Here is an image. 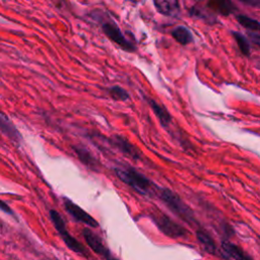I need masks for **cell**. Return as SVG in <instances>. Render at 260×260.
Masks as SVG:
<instances>
[{"instance_id": "1", "label": "cell", "mask_w": 260, "mask_h": 260, "mask_svg": "<svg viewBox=\"0 0 260 260\" xmlns=\"http://www.w3.org/2000/svg\"><path fill=\"white\" fill-rule=\"evenodd\" d=\"M95 16L94 18L96 20L100 21L101 23V27L102 30L104 31V34L115 44H117L122 50L126 51V52H135L136 51V47L134 45V43H132L130 40H128L124 34L121 31L119 25L116 23V21L114 19H112L110 16H108L105 13H101L99 12H94Z\"/></svg>"}, {"instance_id": "2", "label": "cell", "mask_w": 260, "mask_h": 260, "mask_svg": "<svg viewBox=\"0 0 260 260\" xmlns=\"http://www.w3.org/2000/svg\"><path fill=\"white\" fill-rule=\"evenodd\" d=\"M159 196L165 204L181 219L189 224L197 223L193 210L175 192L169 189H162Z\"/></svg>"}, {"instance_id": "3", "label": "cell", "mask_w": 260, "mask_h": 260, "mask_svg": "<svg viewBox=\"0 0 260 260\" xmlns=\"http://www.w3.org/2000/svg\"><path fill=\"white\" fill-rule=\"evenodd\" d=\"M115 173L122 182L141 195H148L153 189L152 183L144 175L134 169L117 168L115 169Z\"/></svg>"}, {"instance_id": "4", "label": "cell", "mask_w": 260, "mask_h": 260, "mask_svg": "<svg viewBox=\"0 0 260 260\" xmlns=\"http://www.w3.org/2000/svg\"><path fill=\"white\" fill-rule=\"evenodd\" d=\"M50 217L52 219V222H53L56 231L59 233V235L62 238V240L65 243V245L70 250H72L73 252H75V253H77V254H79L81 256L87 257L85 248L83 247V245L79 241H77L73 236L70 235V233L68 232V230H67V228L65 225V222H64L63 218L61 217V215L59 214V212H57L56 210L52 209L50 211Z\"/></svg>"}, {"instance_id": "5", "label": "cell", "mask_w": 260, "mask_h": 260, "mask_svg": "<svg viewBox=\"0 0 260 260\" xmlns=\"http://www.w3.org/2000/svg\"><path fill=\"white\" fill-rule=\"evenodd\" d=\"M151 219L157 229L167 237L172 239L184 238L188 234V232L178 222L170 218L168 215L161 212H152Z\"/></svg>"}, {"instance_id": "6", "label": "cell", "mask_w": 260, "mask_h": 260, "mask_svg": "<svg viewBox=\"0 0 260 260\" xmlns=\"http://www.w3.org/2000/svg\"><path fill=\"white\" fill-rule=\"evenodd\" d=\"M63 200L66 211L77 221H80L89 228H99V222L84 209H82L80 206H78L76 203H74L68 198H64Z\"/></svg>"}, {"instance_id": "7", "label": "cell", "mask_w": 260, "mask_h": 260, "mask_svg": "<svg viewBox=\"0 0 260 260\" xmlns=\"http://www.w3.org/2000/svg\"><path fill=\"white\" fill-rule=\"evenodd\" d=\"M109 142L111 145H113L116 149L121 151L123 154L127 155L128 157L132 159H139L140 158V152L139 149H137L129 140H127L124 136L115 134L110 139Z\"/></svg>"}, {"instance_id": "8", "label": "cell", "mask_w": 260, "mask_h": 260, "mask_svg": "<svg viewBox=\"0 0 260 260\" xmlns=\"http://www.w3.org/2000/svg\"><path fill=\"white\" fill-rule=\"evenodd\" d=\"M156 11L165 16L174 17L180 13L179 0H153Z\"/></svg>"}, {"instance_id": "9", "label": "cell", "mask_w": 260, "mask_h": 260, "mask_svg": "<svg viewBox=\"0 0 260 260\" xmlns=\"http://www.w3.org/2000/svg\"><path fill=\"white\" fill-rule=\"evenodd\" d=\"M145 100L147 101L150 109L152 110V112L154 113L155 117L157 118V120L159 121L160 125L165 128H168L170 126V124L172 123V116L171 114L168 112V110L162 106L159 105L155 100L150 99V98H145Z\"/></svg>"}, {"instance_id": "10", "label": "cell", "mask_w": 260, "mask_h": 260, "mask_svg": "<svg viewBox=\"0 0 260 260\" xmlns=\"http://www.w3.org/2000/svg\"><path fill=\"white\" fill-rule=\"evenodd\" d=\"M82 236H83L86 244L89 246V248L94 253H96V254H99L101 256H104L106 254L108 249L104 246L103 241L101 240V238L96 234H94L89 229H83Z\"/></svg>"}, {"instance_id": "11", "label": "cell", "mask_w": 260, "mask_h": 260, "mask_svg": "<svg viewBox=\"0 0 260 260\" xmlns=\"http://www.w3.org/2000/svg\"><path fill=\"white\" fill-rule=\"evenodd\" d=\"M221 248L223 250V254L225 258L228 259H233V260H254L251 258L244 250H242L240 247L237 245L223 241Z\"/></svg>"}, {"instance_id": "12", "label": "cell", "mask_w": 260, "mask_h": 260, "mask_svg": "<svg viewBox=\"0 0 260 260\" xmlns=\"http://www.w3.org/2000/svg\"><path fill=\"white\" fill-rule=\"evenodd\" d=\"M73 149L82 164H84L93 171L99 170V160H96V158L91 154V152L88 149H86L83 146H73Z\"/></svg>"}, {"instance_id": "13", "label": "cell", "mask_w": 260, "mask_h": 260, "mask_svg": "<svg viewBox=\"0 0 260 260\" xmlns=\"http://www.w3.org/2000/svg\"><path fill=\"white\" fill-rule=\"evenodd\" d=\"M171 36L173 39L182 46L189 45L193 42V35L190 29L184 25L176 26L171 30Z\"/></svg>"}, {"instance_id": "14", "label": "cell", "mask_w": 260, "mask_h": 260, "mask_svg": "<svg viewBox=\"0 0 260 260\" xmlns=\"http://www.w3.org/2000/svg\"><path fill=\"white\" fill-rule=\"evenodd\" d=\"M0 130L11 140H14L16 142H19L21 140V136L17 129L10 122V120L2 113H0Z\"/></svg>"}, {"instance_id": "15", "label": "cell", "mask_w": 260, "mask_h": 260, "mask_svg": "<svg viewBox=\"0 0 260 260\" xmlns=\"http://www.w3.org/2000/svg\"><path fill=\"white\" fill-rule=\"evenodd\" d=\"M196 238L201 247L209 254H215L216 252V245L213 239L210 237L209 234H207L203 230H197L196 231Z\"/></svg>"}, {"instance_id": "16", "label": "cell", "mask_w": 260, "mask_h": 260, "mask_svg": "<svg viewBox=\"0 0 260 260\" xmlns=\"http://www.w3.org/2000/svg\"><path fill=\"white\" fill-rule=\"evenodd\" d=\"M208 7L221 15H229L234 10V5L231 0H209Z\"/></svg>"}, {"instance_id": "17", "label": "cell", "mask_w": 260, "mask_h": 260, "mask_svg": "<svg viewBox=\"0 0 260 260\" xmlns=\"http://www.w3.org/2000/svg\"><path fill=\"white\" fill-rule=\"evenodd\" d=\"M232 34H233V37H234L241 53L245 56H249L250 52H251V46H250L249 40L242 32L232 31Z\"/></svg>"}, {"instance_id": "18", "label": "cell", "mask_w": 260, "mask_h": 260, "mask_svg": "<svg viewBox=\"0 0 260 260\" xmlns=\"http://www.w3.org/2000/svg\"><path fill=\"white\" fill-rule=\"evenodd\" d=\"M237 21L246 29H248L249 31H259V27H260V23L257 19L251 18L247 15H243V14H238L236 16Z\"/></svg>"}, {"instance_id": "19", "label": "cell", "mask_w": 260, "mask_h": 260, "mask_svg": "<svg viewBox=\"0 0 260 260\" xmlns=\"http://www.w3.org/2000/svg\"><path fill=\"white\" fill-rule=\"evenodd\" d=\"M109 94L114 101H121L125 102L130 99V94L126 89L119 85H114L109 88Z\"/></svg>"}, {"instance_id": "20", "label": "cell", "mask_w": 260, "mask_h": 260, "mask_svg": "<svg viewBox=\"0 0 260 260\" xmlns=\"http://www.w3.org/2000/svg\"><path fill=\"white\" fill-rule=\"evenodd\" d=\"M0 210L3 211V212H5V213H7V214H12V213H13V212L11 211V208H10L4 201H2L1 199H0Z\"/></svg>"}, {"instance_id": "21", "label": "cell", "mask_w": 260, "mask_h": 260, "mask_svg": "<svg viewBox=\"0 0 260 260\" xmlns=\"http://www.w3.org/2000/svg\"><path fill=\"white\" fill-rule=\"evenodd\" d=\"M239 1L252 7H259L260 5V0H239Z\"/></svg>"}, {"instance_id": "22", "label": "cell", "mask_w": 260, "mask_h": 260, "mask_svg": "<svg viewBox=\"0 0 260 260\" xmlns=\"http://www.w3.org/2000/svg\"><path fill=\"white\" fill-rule=\"evenodd\" d=\"M103 257H104L106 260H118L116 257H114V256L110 253L109 250L106 252V254H105Z\"/></svg>"}]
</instances>
